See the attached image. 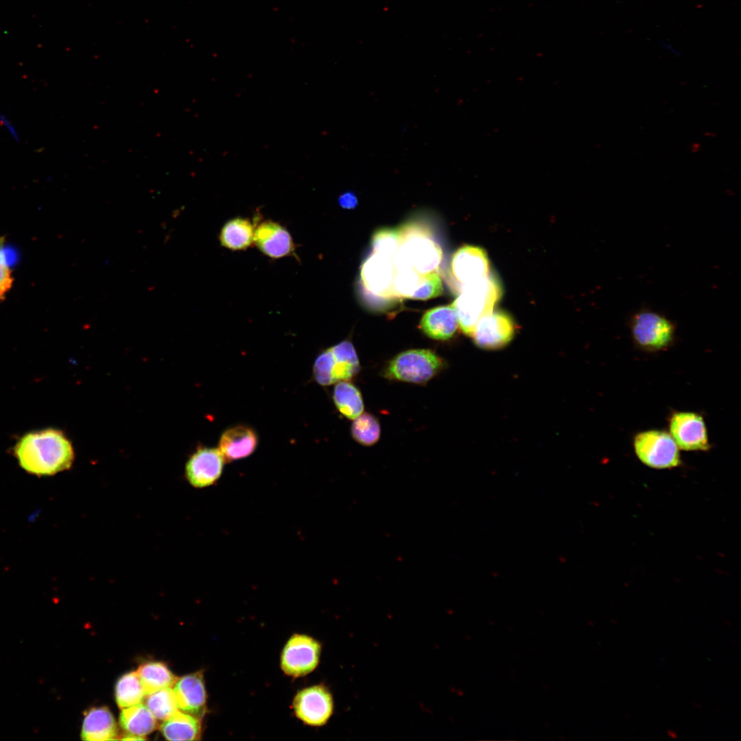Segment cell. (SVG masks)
Instances as JSON below:
<instances>
[{"mask_svg": "<svg viewBox=\"0 0 741 741\" xmlns=\"http://www.w3.org/2000/svg\"><path fill=\"white\" fill-rule=\"evenodd\" d=\"M14 453L21 468L37 476L70 469L75 456L70 440L60 430L52 428L25 434L15 445Z\"/></svg>", "mask_w": 741, "mask_h": 741, "instance_id": "cell-1", "label": "cell"}, {"mask_svg": "<svg viewBox=\"0 0 741 741\" xmlns=\"http://www.w3.org/2000/svg\"><path fill=\"white\" fill-rule=\"evenodd\" d=\"M400 245L392 261L394 266H407L421 274L435 271L442 259L443 250L427 228L409 223L399 228Z\"/></svg>", "mask_w": 741, "mask_h": 741, "instance_id": "cell-2", "label": "cell"}, {"mask_svg": "<svg viewBox=\"0 0 741 741\" xmlns=\"http://www.w3.org/2000/svg\"><path fill=\"white\" fill-rule=\"evenodd\" d=\"M502 295L500 283L491 274L462 285L452 305L462 332L471 336L479 320L493 311Z\"/></svg>", "mask_w": 741, "mask_h": 741, "instance_id": "cell-3", "label": "cell"}, {"mask_svg": "<svg viewBox=\"0 0 741 741\" xmlns=\"http://www.w3.org/2000/svg\"><path fill=\"white\" fill-rule=\"evenodd\" d=\"M631 338L637 349L648 353L668 349L675 341L674 322L659 311L641 308L628 322Z\"/></svg>", "mask_w": 741, "mask_h": 741, "instance_id": "cell-4", "label": "cell"}, {"mask_svg": "<svg viewBox=\"0 0 741 741\" xmlns=\"http://www.w3.org/2000/svg\"><path fill=\"white\" fill-rule=\"evenodd\" d=\"M443 366V360L434 351L410 349L394 357L382 373L388 379L421 384L435 377Z\"/></svg>", "mask_w": 741, "mask_h": 741, "instance_id": "cell-5", "label": "cell"}, {"mask_svg": "<svg viewBox=\"0 0 741 741\" xmlns=\"http://www.w3.org/2000/svg\"><path fill=\"white\" fill-rule=\"evenodd\" d=\"M635 453L645 465L657 469L680 465L679 448L669 432L648 430L637 432L633 438Z\"/></svg>", "mask_w": 741, "mask_h": 741, "instance_id": "cell-6", "label": "cell"}, {"mask_svg": "<svg viewBox=\"0 0 741 741\" xmlns=\"http://www.w3.org/2000/svg\"><path fill=\"white\" fill-rule=\"evenodd\" d=\"M669 433L679 449L707 451L711 444L702 414L688 411H672L668 418Z\"/></svg>", "mask_w": 741, "mask_h": 741, "instance_id": "cell-7", "label": "cell"}, {"mask_svg": "<svg viewBox=\"0 0 741 741\" xmlns=\"http://www.w3.org/2000/svg\"><path fill=\"white\" fill-rule=\"evenodd\" d=\"M320 650V643L312 637L295 634L290 638L282 651L281 668L289 676L306 675L318 666Z\"/></svg>", "mask_w": 741, "mask_h": 741, "instance_id": "cell-8", "label": "cell"}, {"mask_svg": "<svg viewBox=\"0 0 741 741\" xmlns=\"http://www.w3.org/2000/svg\"><path fill=\"white\" fill-rule=\"evenodd\" d=\"M394 275L392 259L375 252L366 258L360 270L363 287L371 296L377 298L397 297L393 286Z\"/></svg>", "mask_w": 741, "mask_h": 741, "instance_id": "cell-9", "label": "cell"}, {"mask_svg": "<svg viewBox=\"0 0 741 741\" xmlns=\"http://www.w3.org/2000/svg\"><path fill=\"white\" fill-rule=\"evenodd\" d=\"M293 707L296 716L305 723L321 726L331 716L333 701L331 693L325 686L314 685L298 692Z\"/></svg>", "mask_w": 741, "mask_h": 741, "instance_id": "cell-10", "label": "cell"}, {"mask_svg": "<svg viewBox=\"0 0 741 741\" xmlns=\"http://www.w3.org/2000/svg\"><path fill=\"white\" fill-rule=\"evenodd\" d=\"M224 462L225 459L218 448L198 449L187 462V480L194 488L210 486L221 477Z\"/></svg>", "mask_w": 741, "mask_h": 741, "instance_id": "cell-11", "label": "cell"}, {"mask_svg": "<svg viewBox=\"0 0 741 741\" xmlns=\"http://www.w3.org/2000/svg\"><path fill=\"white\" fill-rule=\"evenodd\" d=\"M514 332L515 325L510 316L504 311L497 310L492 311L481 318L471 336L478 346L495 349L508 343Z\"/></svg>", "mask_w": 741, "mask_h": 741, "instance_id": "cell-12", "label": "cell"}, {"mask_svg": "<svg viewBox=\"0 0 741 741\" xmlns=\"http://www.w3.org/2000/svg\"><path fill=\"white\" fill-rule=\"evenodd\" d=\"M253 243L261 252L271 259L295 255L296 247L289 231L270 220L255 227Z\"/></svg>", "mask_w": 741, "mask_h": 741, "instance_id": "cell-13", "label": "cell"}, {"mask_svg": "<svg viewBox=\"0 0 741 741\" xmlns=\"http://www.w3.org/2000/svg\"><path fill=\"white\" fill-rule=\"evenodd\" d=\"M452 274L461 285L489 275V261L481 248L465 245L454 254L451 262Z\"/></svg>", "mask_w": 741, "mask_h": 741, "instance_id": "cell-14", "label": "cell"}, {"mask_svg": "<svg viewBox=\"0 0 741 741\" xmlns=\"http://www.w3.org/2000/svg\"><path fill=\"white\" fill-rule=\"evenodd\" d=\"M174 686L178 709L201 719L207 707V692L202 671L178 678Z\"/></svg>", "mask_w": 741, "mask_h": 741, "instance_id": "cell-15", "label": "cell"}, {"mask_svg": "<svg viewBox=\"0 0 741 741\" xmlns=\"http://www.w3.org/2000/svg\"><path fill=\"white\" fill-rule=\"evenodd\" d=\"M454 306L442 305L432 308L423 315L419 327L429 338L436 340L450 339L458 327Z\"/></svg>", "mask_w": 741, "mask_h": 741, "instance_id": "cell-16", "label": "cell"}, {"mask_svg": "<svg viewBox=\"0 0 741 741\" xmlns=\"http://www.w3.org/2000/svg\"><path fill=\"white\" fill-rule=\"evenodd\" d=\"M81 738L89 741L118 740L115 720L105 706L94 707L84 713Z\"/></svg>", "mask_w": 741, "mask_h": 741, "instance_id": "cell-17", "label": "cell"}, {"mask_svg": "<svg viewBox=\"0 0 741 741\" xmlns=\"http://www.w3.org/2000/svg\"><path fill=\"white\" fill-rule=\"evenodd\" d=\"M257 445V436L253 430L245 425H237L222 434L218 449L225 461L230 462L250 456Z\"/></svg>", "mask_w": 741, "mask_h": 741, "instance_id": "cell-18", "label": "cell"}, {"mask_svg": "<svg viewBox=\"0 0 741 741\" xmlns=\"http://www.w3.org/2000/svg\"><path fill=\"white\" fill-rule=\"evenodd\" d=\"M255 228L254 224L247 218H232L220 230V244L231 250H246L254 242Z\"/></svg>", "mask_w": 741, "mask_h": 741, "instance_id": "cell-19", "label": "cell"}, {"mask_svg": "<svg viewBox=\"0 0 741 741\" xmlns=\"http://www.w3.org/2000/svg\"><path fill=\"white\" fill-rule=\"evenodd\" d=\"M160 729L168 740H196L201 736L200 719L179 711L163 720Z\"/></svg>", "mask_w": 741, "mask_h": 741, "instance_id": "cell-20", "label": "cell"}, {"mask_svg": "<svg viewBox=\"0 0 741 741\" xmlns=\"http://www.w3.org/2000/svg\"><path fill=\"white\" fill-rule=\"evenodd\" d=\"M155 717L149 709L141 703L122 709L119 725L125 733L144 738L156 727Z\"/></svg>", "mask_w": 741, "mask_h": 741, "instance_id": "cell-21", "label": "cell"}, {"mask_svg": "<svg viewBox=\"0 0 741 741\" xmlns=\"http://www.w3.org/2000/svg\"><path fill=\"white\" fill-rule=\"evenodd\" d=\"M137 672L145 695L163 688L171 687L178 679L167 665L161 661L143 663Z\"/></svg>", "mask_w": 741, "mask_h": 741, "instance_id": "cell-22", "label": "cell"}, {"mask_svg": "<svg viewBox=\"0 0 741 741\" xmlns=\"http://www.w3.org/2000/svg\"><path fill=\"white\" fill-rule=\"evenodd\" d=\"M333 398L339 412L349 419H355L364 411V402L358 388L347 381L335 386Z\"/></svg>", "mask_w": 741, "mask_h": 741, "instance_id": "cell-23", "label": "cell"}, {"mask_svg": "<svg viewBox=\"0 0 741 741\" xmlns=\"http://www.w3.org/2000/svg\"><path fill=\"white\" fill-rule=\"evenodd\" d=\"M115 692L116 703L121 709L141 703L145 695L138 673L134 671L119 678Z\"/></svg>", "mask_w": 741, "mask_h": 741, "instance_id": "cell-24", "label": "cell"}, {"mask_svg": "<svg viewBox=\"0 0 741 741\" xmlns=\"http://www.w3.org/2000/svg\"><path fill=\"white\" fill-rule=\"evenodd\" d=\"M145 706L156 719L165 720L178 711L174 690L166 687L146 694Z\"/></svg>", "mask_w": 741, "mask_h": 741, "instance_id": "cell-25", "label": "cell"}, {"mask_svg": "<svg viewBox=\"0 0 741 741\" xmlns=\"http://www.w3.org/2000/svg\"><path fill=\"white\" fill-rule=\"evenodd\" d=\"M353 420L351 434L358 443L370 446L378 441L380 436V425L373 415L363 413Z\"/></svg>", "mask_w": 741, "mask_h": 741, "instance_id": "cell-26", "label": "cell"}, {"mask_svg": "<svg viewBox=\"0 0 741 741\" xmlns=\"http://www.w3.org/2000/svg\"><path fill=\"white\" fill-rule=\"evenodd\" d=\"M423 280V274L411 267L395 266L393 286L396 296L411 298Z\"/></svg>", "mask_w": 741, "mask_h": 741, "instance_id": "cell-27", "label": "cell"}, {"mask_svg": "<svg viewBox=\"0 0 741 741\" xmlns=\"http://www.w3.org/2000/svg\"><path fill=\"white\" fill-rule=\"evenodd\" d=\"M373 252L393 259L400 245L399 228H382L372 237Z\"/></svg>", "mask_w": 741, "mask_h": 741, "instance_id": "cell-28", "label": "cell"}, {"mask_svg": "<svg viewBox=\"0 0 741 741\" xmlns=\"http://www.w3.org/2000/svg\"><path fill=\"white\" fill-rule=\"evenodd\" d=\"M334 358L330 348L322 352L316 358L314 365V375L316 381L322 386L334 384L333 369Z\"/></svg>", "mask_w": 741, "mask_h": 741, "instance_id": "cell-29", "label": "cell"}, {"mask_svg": "<svg viewBox=\"0 0 741 741\" xmlns=\"http://www.w3.org/2000/svg\"><path fill=\"white\" fill-rule=\"evenodd\" d=\"M443 293L442 280L436 271L423 274V280L420 287L413 294L411 298L427 300L440 296Z\"/></svg>", "mask_w": 741, "mask_h": 741, "instance_id": "cell-30", "label": "cell"}, {"mask_svg": "<svg viewBox=\"0 0 741 741\" xmlns=\"http://www.w3.org/2000/svg\"><path fill=\"white\" fill-rule=\"evenodd\" d=\"M13 281L11 270L5 258L3 241L0 239V300L4 298L11 290Z\"/></svg>", "mask_w": 741, "mask_h": 741, "instance_id": "cell-31", "label": "cell"}, {"mask_svg": "<svg viewBox=\"0 0 741 741\" xmlns=\"http://www.w3.org/2000/svg\"><path fill=\"white\" fill-rule=\"evenodd\" d=\"M340 206L345 209H355L358 203L357 196L353 191H346L338 198Z\"/></svg>", "mask_w": 741, "mask_h": 741, "instance_id": "cell-32", "label": "cell"}, {"mask_svg": "<svg viewBox=\"0 0 741 741\" xmlns=\"http://www.w3.org/2000/svg\"><path fill=\"white\" fill-rule=\"evenodd\" d=\"M668 736L673 738H677V734L675 733H673L672 731H668Z\"/></svg>", "mask_w": 741, "mask_h": 741, "instance_id": "cell-33", "label": "cell"}]
</instances>
